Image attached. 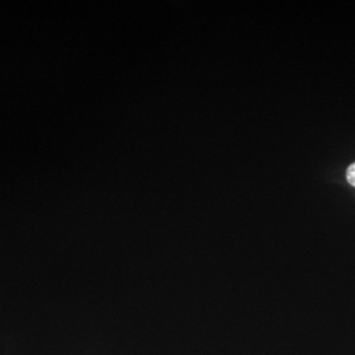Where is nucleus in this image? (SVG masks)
Listing matches in <instances>:
<instances>
[{"mask_svg": "<svg viewBox=\"0 0 355 355\" xmlns=\"http://www.w3.org/2000/svg\"><path fill=\"white\" fill-rule=\"evenodd\" d=\"M347 182H349L352 187H355V162L352 163V164L347 168Z\"/></svg>", "mask_w": 355, "mask_h": 355, "instance_id": "nucleus-1", "label": "nucleus"}]
</instances>
